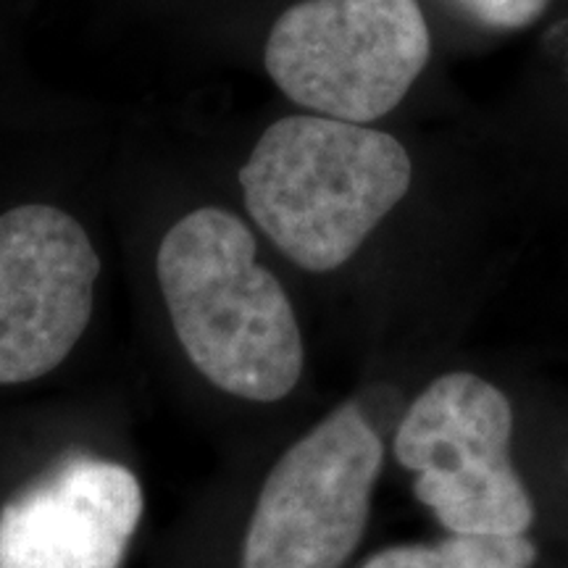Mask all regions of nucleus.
Returning a JSON list of instances; mask_svg holds the SVG:
<instances>
[{"label": "nucleus", "mask_w": 568, "mask_h": 568, "mask_svg": "<svg viewBox=\"0 0 568 568\" xmlns=\"http://www.w3.org/2000/svg\"><path fill=\"white\" fill-rule=\"evenodd\" d=\"M251 230L224 209L182 216L159 247V282L182 351L213 387L276 403L303 374V337Z\"/></svg>", "instance_id": "nucleus-1"}, {"label": "nucleus", "mask_w": 568, "mask_h": 568, "mask_svg": "<svg viewBox=\"0 0 568 568\" xmlns=\"http://www.w3.org/2000/svg\"><path fill=\"white\" fill-rule=\"evenodd\" d=\"M414 163L393 134L322 113L274 122L240 172L266 237L305 272H335L403 201Z\"/></svg>", "instance_id": "nucleus-2"}, {"label": "nucleus", "mask_w": 568, "mask_h": 568, "mask_svg": "<svg viewBox=\"0 0 568 568\" xmlns=\"http://www.w3.org/2000/svg\"><path fill=\"white\" fill-rule=\"evenodd\" d=\"M429 53L418 0H301L274 21L264 63L293 103L372 124L400 105Z\"/></svg>", "instance_id": "nucleus-3"}, {"label": "nucleus", "mask_w": 568, "mask_h": 568, "mask_svg": "<svg viewBox=\"0 0 568 568\" xmlns=\"http://www.w3.org/2000/svg\"><path fill=\"white\" fill-rule=\"evenodd\" d=\"M514 408L493 382L453 372L410 403L395 458L450 535H527L535 503L510 460Z\"/></svg>", "instance_id": "nucleus-4"}, {"label": "nucleus", "mask_w": 568, "mask_h": 568, "mask_svg": "<svg viewBox=\"0 0 568 568\" xmlns=\"http://www.w3.org/2000/svg\"><path fill=\"white\" fill-rule=\"evenodd\" d=\"M385 445L355 403L284 450L261 487L240 568H343L364 537Z\"/></svg>", "instance_id": "nucleus-5"}, {"label": "nucleus", "mask_w": 568, "mask_h": 568, "mask_svg": "<svg viewBox=\"0 0 568 568\" xmlns=\"http://www.w3.org/2000/svg\"><path fill=\"white\" fill-rule=\"evenodd\" d=\"M101 258L84 226L53 205L0 216V385L53 372L88 329Z\"/></svg>", "instance_id": "nucleus-6"}, {"label": "nucleus", "mask_w": 568, "mask_h": 568, "mask_svg": "<svg viewBox=\"0 0 568 568\" xmlns=\"http://www.w3.org/2000/svg\"><path fill=\"white\" fill-rule=\"evenodd\" d=\"M140 518L130 468L74 456L0 510V568H122Z\"/></svg>", "instance_id": "nucleus-7"}, {"label": "nucleus", "mask_w": 568, "mask_h": 568, "mask_svg": "<svg viewBox=\"0 0 568 568\" xmlns=\"http://www.w3.org/2000/svg\"><path fill=\"white\" fill-rule=\"evenodd\" d=\"M537 548L527 535H447L437 542L395 545L361 568H531Z\"/></svg>", "instance_id": "nucleus-8"}, {"label": "nucleus", "mask_w": 568, "mask_h": 568, "mask_svg": "<svg viewBox=\"0 0 568 568\" xmlns=\"http://www.w3.org/2000/svg\"><path fill=\"white\" fill-rule=\"evenodd\" d=\"M474 21L489 30H524L535 24L550 0H456Z\"/></svg>", "instance_id": "nucleus-9"}]
</instances>
